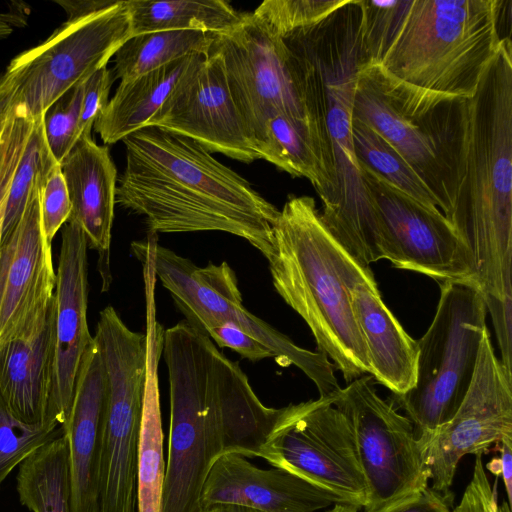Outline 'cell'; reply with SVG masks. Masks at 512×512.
<instances>
[{
    "label": "cell",
    "mask_w": 512,
    "mask_h": 512,
    "mask_svg": "<svg viewBox=\"0 0 512 512\" xmlns=\"http://www.w3.org/2000/svg\"><path fill=\"white\" fill-rule=\"evenodd\" d=\"M41 189V188H40ZM40 189L0 250V338L48 303L54 294L56 272L51 242L42 226Z\"/></svg>",
    "instance_id": "ffe728a7"
},
{
    "label": "cell",
    "mask_w": 512,
    "mask_h": 512,
    "mask_svg": "<svg viewBox=\"0 0 512 512\" xmlns=\"http://www.w3.org/2000/svg\"><path fill=\"white\" fill-rule=\"evenodd\" d=\"M343 498L279 468L261 469L246 457L225 453L213 462L203 484L201 511L237 505L261 512H315Z\"/></svg>",
    "instance_id": "d6986e66"
},
{
    "label": "cell",
    "mask_w": 512,
    "mask_h": 512,
    "mask_svg": "<svg viewBox=\"0 0 512 512\" xmlns=\"http://www.w3.org/2000/svg\"><path fill=\"white\" fill-rule=\"evenodd\" d=\"M14 98V85L10 76L4 71L0 75V133L7 118Z\"/></svg>",
    "instance_id": "bcb514c9"
},
{
    "label": "cell",
    "mask_w": 512,
    "mask_h": 512,
    "mask_svg": "<svg viewBox=\"0 0 512 512\" xmlns=\"http://www.w3.org/2000/svg\"><path fill=\"white\" fill-rule=\"evenodd\" d=\"M351 0H265L253 12L266 29L278 38L313 26L347 5Z\"/></svg>",
    "instance_id": "836d02e7"
},
{
    "label": "cell",
    "mask_w": 512,
    "mask_h": 512,
    "mask_svg": "<svg viewBox=\"0 0 512 512\" xmlns=\"http://www.w3.org/2000/svg\"><path fill=\"white\" fill-rule=\"evenodd\" d=\"M131 37L125 1L94 14L66 20L50 37L11 60L6 72L15 101L32 117L103 67Z\"/></svg>",
    "instance_id": "7c38bea8"
},
{
    "label": "cell",
    "mask_w": 512,
    "mask_h": 512,
    "mask_svg": "<svg viewBox=\"0 0 512 512\" xmlns=\"http://www.w3.org/2000/svg\"><path fill=\"white\" fill-rule=\"evenodd\" d=\"M410 0H358L360 39L365 60L379 62Z\"/></svg>",
    "instance_id": "e575fe53"
},
{
    "label": "cell",
    "mask_w": 512,
    "mask_h": 512,
    "mask_svg": "<svg viewBox=\"0 0 512 512\" xmlns=\"http://www.w3.org/2000/svg\"><path fill=\"white\" fill-rule=\"evenodd\" d=\"M148 126L184 135L209 152L244 163L261 159L232 99L222 58L215 52H208L188 71Z\"/></svg>",
    "instance_id": "2e32d148"
},
{
    "label": "cell",
    "mask_w": 512,
    "mask_h": 512,
    "mask_svg": "<svg viewBox=\"0 0 512 512\" xmlns=\"http://www.w3.org/2000/svg\"><path fill=\"white\" fill-rule=\"evenodd\" d=\"M208 52L220 55L234 104L263 159L267 124L276 115L308 114L301 81L282 40L254 13H241L229 30L210 33Z\"/></svg>",
    "instance_id": "8fae6325"
},
{
    "label": "cell",
    "mask_w": 512,
    "mask_h": 512,
    "mask_svg": "<svg viewBox=\"0 0 512 512\" xmlns=\"http://www.w3.org/2000/svg\"><path fill=\"white\" fill-rule=\"evenodd\" d=\"M71 202L68 220L83 231L99 255L103 290L111 283L110 245L116 204L117 170L106 145L82 135L59 163Z\"/></svg>",
    "instance_id": "603a6c76"
},
{
    "label": "cell",
    "mask_w": 512,
    "mask_h": 512,
    "mask_svg": "<svg viewBox=\"0 0 512 512\" xmlns=\"http://www.w3.org/2000/svg\"><path fill=\"white\" fill-rule=\"evenodd\" d=\"M144 241L156 278L190 325L204 333L223 324L234 325L262 343L279 365H294L304 372L320 397L335 396L341 390L333 365L323 352L297 346L245 308L236 274L227 262L199 267L159 245L155 233L150 232Z\"/></svg>",
    "instance_id": "ba28073f"
},
{
    "label": "cell",
    "mask_w": 512,
    "mask_h": 512,
    "mask_svg": "<svg viewBox=\"0 0 512 512\" xmlns=\"http://www.w3.org/2000/svg\"><path fill=\"white\" fill-rule=\"evenodd\" d=\"M125 6L131 36L175 30L220 33L235 26L241 17V13L223 0H129Z\"/></svg>",
    "instance_id": "83f0119b"
},
{
    "label": "cell",
    "mask_w": 512,
    "mask_h": 512,
    "mask_svg": "<svg viewBox=\"0 0 512 512\" xmlns=\"http://www.w3.org/2000/svg\"><path fill=\"white\" fill-rule=\"evenodd\" d=\"M170 425L161 512H201L200 496L217 457H259L279 409L265 406L238 362L181 320L164 330Z\"/></svg>",
    "instance_id": "6da1fadb"
},
{
    "label": "cell",
    "mask_w": 512,
    "mask_h": 512,
    "mask_svg": "<svg viewBox=\"0 0 512 512\" xmlns=\"http://www.w3.org/2000/svg\"><path fill=\"white\" fill-rule=\"evenodd\" d=\"M113 81L112 72L107 66L96 71L85 81L79 120V138L82 135L91 134L96 120L108 104Z\"/></svg>",
    "instance_id": "ab89813d"
},
{
    "label": "cell",
    "mask_w": 512,
    "mask_h": 512,
    "mask_svg": "<svg viewBox=\"0 0 512 512\" xmlns=\"http://www.w3.org/2000/svg\"><path fill=\"white\" fill-rule=\"evenodd\" d=\"M365 374L337 393L334 406L347 418L368 486L364 512L392 506L428 486L411 421L382 399Z\"/></svg>",
    "instance_id": "4fadbf2b"
},
{
    "label": "cell",
    "mask_w": 512,
    "mask_h": 512,
    "mask_svg": "<svg viewBox=\"0 0 512 512\" xmlns=\"http://www.w3.org/2000/svg\"><path fill=\"white\" fill-rule=\"evenodd\" d=\"M453 494H442L431 487L377 512H453Z\"/></svg>",
    "instance_id": "7bdbcfd3"
},
{
    "label": "cell",
    "mask_w": 512,
    "mask_h": 512,
    "mask_svg": "<svg viewBox=\"0 0 512 512\" xmlns=\"http://www.w3.org/2000/svg\"><path fill=\"white\" fill-rule=\"evenodd\" d=\"M353 314L364 340L371 375L401 395L416 382L418 345L383 302L377 283L348 286Z\"/></svg>",
    "instance_id": "cb8c5ba5"
},
{
    "label": "cell",
    "mask_w": 512,
    "mask_h": 512,
    "mask_svg": "<svg viewBox=\"0 0 512 512\" xmlns=\"http://www.w3.org/2000/svg\"><path fill=\"white\" fill-rule=\"evenodd\" d=\"M201 512H261L255 509L237 506V505H215Z\"/></svg>",
    "instance_id": "c3c4849f"
},
{
    "label": "cell",
    "mask_w": 512,
    "mask_h": 512,
    "mask_svg": "<svg viewBox=\"0 0 512 512\" xmlns=\"http://www.w3.org/2000/svg\"><path fill=\"white\" fill-rule=\"evenodd\" d=\"M126 166L115 201L144 217L151 233L221 231L265 258L279 210L197 141L157 126L123 140Z\"/></svg>",
    "instance_id": "7a4b0ae2"
},
{
    "label": "cell",
    "mask_w": 512,
    "mask_h": 512,
    "mask_svg": "<svg viewBox=\"0 0 512 512\" xmlns=\"http://www.w3.org/2000/svg\"><path fill=\"white\" fill-rule=\"evenodd\" d=\"M32 121L25 108L13 102L0 133V250L8 190Z\"/></svg>",
    "instance_id": "8d00e7d4"
},
{
    "label": "cell",
    "mask_w": 512,
    "mask_h": 512,
    "mask_svg": "<svg viewBox=\"0 0 512 512\" xmlns=\"http://www.w3.org/2000/svg\"><path fill=\"white\" fill-rule=\"evenodd\" d=\"M40 209L44 233L52 242L71 214L68 189L59 164L51 170L40 189Z\"/></svg>",
    "instance_id": "74e56055"
},
{
    "label": "cell",
    "mask_w": 512,
    "mask_h": 512,
    "mask_svg": "<svg viewBox=\"0 0 512 512\" xmlns=\"http://www.w3.org/2000/svg\"><path fill=\"white\" fill-rule=\"evenodd\" d=\"M16 489L21 504L31 512H70L69 453L63 433L19 465Z\"/></svg>",
    "instance_id": "f1b7e54d"
},
{
    "label": "cell",
    "mask_w": 512,
    "mask_h": 512,
    "mask_svg": "<svg viewBox=\"0 0 512 512\" xmlns=\"http://www.w3.org/2000/svg\"><path fill=\"white\" fill-rule=\"evenodd\" d=\"M210 33L200 30L149 32L131 36L114 54V80L130 81L193 54H207Z\"/></svg>",
    "instance_id": "f546056e"
},
{
    "label": "cell",
    "mask_w": 512,
    "mask_h": 512,
    "mask_svg": "<svg viewBox=\"0 0 512 512\" xmlns=\"http://www.w3.org/2000/svg\"><path fill=\"white\" fill-rule=\"evenodd\" d=\"M359 163L378 217L381 259L439 283L475 281L469 251L445 215L424 207Z\"/></svg>",
    "instance_id": "5bb4252c"
},
{
    "label": "cell",
    "mask_w": 512,
    "mask_h": 512,
    "mask_svg": "<svg viewBox=\"0 0 512 512\" xmlns=\"http://www.w3.org/2000/svg\"><path fill=\"white\" fill-rule=\"evenodd\" d=\"M93 337L106 374L98 512H136L146 335L132 331L117 311L107 306L99 314Z\"/></svg>",
    "instance_id": "9c48e42d"
},
{
    "label": "cell",
    "mask_w": 512,
    "mask_h": 512,
    "mask_svg": "<svg viewBox=\"0 0 512 512\" xmlns=\"http://www.w3.org/2000/svg\"><path fill=\"white\" fill-rule=\"evenodd\" d=\"M351 133L355 153L362 164L381 175L424 207L431 210L439 209L438 201L426 184L402 156L374 129L352 117Z\"/></svg>",
    "instance_id": "4dcf8cb0"
},
{
    "label": "cell",
    "mask_w": 512,
    "mask_h": 512,
    "mask_svg": "<svg viewBox=\"0 0 512 512\" xmlns=\"http://www.w3.org/2000/svg\"><path fill=\"white\" fill-rule=\"evenodd\" d=\"M336 395L280 408L259 457L364 508L368 486L351 426L333 404Z\"/></svg>",
    "instance_id": "30bf717a"
},
{
    "label": "cell",
    "mask_w": 512,
    "mask_h": 512,
    "mask_svg": "<svg viewBox=\"0 0 512 512\" xmlns=\"http://www.w3.org/2000/svg\"><path fill=\"white\" fill-rule=\"evenodd\" d=\"M146 305V381L137 453V512H161L166 464L161 421L158 363L162 356L164 329L156 318L153 296Z\"/></svg>",
    "instance_id": "484cf974"
},
{
    "label": "cell",
    "mask_w": 512,
    "mask_h": 512,
    "mask_svg": "<svg viewBox=\"0 0 512 512\" xmlns=\"http://www.w3.org/2000/svg\"><path fill=\"white\" fill-rule=\"evenodd\" d=\"M483 298L495 328L501 366L512 380V291L503 299L487 294H483Z\"/></svg>",
    "instance_id": "60d3db41"
},
{
    "label": "cell",
    "mask_w": 512,
    "mask_h": 512,
    "mask_svg": "<svg viewBox=\"0 0 512 512\" xmlns=\"http://www.w3.org/2000/svg\"><path fill=\"white\" fill-rule=\"evenodd\" d=\"M505 0H410L376 63L402 83L470 99L501 41ZM371 62V61H370Z\"/></svg>",
    "instance_id": "8992f818"
},
{
    "label": "cell",
    "mask_w": 512,
    "mask_h": 512,
    "mask_svg": "<svg viewBox=\"0 0 512 512\" xmlns=\"http://www.w3.org/2000/svg\"><path fill=\"white\" fill-rule=\"evenodd\" d=\"M496 445L499 447L500 457L493 458L487 464V468L496 476H502L507 503L510 505L512 502V436L502 438Z\"/></svg>",
    "instance_id": "ee69618b"
},
{
    "label": "cell",
    "mask_w": 512,
    "mask_h": 512,
    "mask_svg": "<svg viewBox=\"0 0 512 512\" xmlns=\"http://www.w3.org/2000/svg\"><path fill=\"white\" fill-rule=\"evenodd\" d=\"M360 508L355 505L344 503L334 504L333 507L327 512H358Z\"/></svg>",
    "instance_id": "681fc988"
},
{
    "label": "cell",
    "mask_w": 512,
    "mask_h": 512,
    "mask_svg": "<svg viewBox=\"0 0 512 512\" xmlns=\"http://www.w3.org/2000/svg\"><path fill=\"white\" fill-rule=\"evenodd\" d=\"M85 81L81 82L58 100L43 116L44 134L48 147L60 163L79 139V120Z\"/></svg>",
    "instance_id": "d590c367"
},
{
    "label": "cell",
    "mask_w": 512,
    "mask_h": 512,
    "mask_svg": "<svg viewBox=\"0 0 512 512\" xmlns=\"http://www.w3.org/2000/svg\"><path fill=\"white\" fill-rule=\"evenodd\" d=\"M106 407V374L98 345L87 347L63 426L70 473V512L99 511V476Z\"/></svg>",
    "instance_id": "7402d4cb"
},
{
    "label": "cell",
    "mask_w": 512,
    "mask_h": 512,
    "mask_svg": "<svg viewBox=\"0 0 512 512\" xmlns=\"http://www.w3.org/2000/svg\"><path fill=\"white\" fill-rule=\"evenodd\" d=\"M283 41L299 72L307 109L324 119L330 141L336 189L321 218L344 249L369 267L380 260L378 217L351 133L356 73L365 59L359 16L340 10Z\"/></svg>",
    "instance_id": "277c9868"
},
{
    "label": "cell",
    "mask_w": 512,
    "mask_h": 512,
    "mask_svg": "<svg viewBox=\"0 0 512 512\" xmlns=\"http://www.w3.org/2000/svg\"><path fill=\"white\" fill-rule=\"evenodd\" d=\"M117 0H56L67 14V20L82 18L116 5Z\"/></svg>",
    "instance_id": "f6af8a7d"
},
{
    "label": "cell",
    "mask_w": 512,
    "mask_h": 512,
    "mask_svg": "<svg viewBox=\"0 0 512 512\" xmlns=\"http://www.w3.org/2000/svg\"><path fill=\"white\" fill-rule=\"evenodd\" d=\"M434 318L417 340L416 382L394 395L418 441L450 421L472 381L486 327L482 291L472 280L440 283Z\"/></svg>",
    "instance_id": "52a82bcc"
},
{
    "label": "cell",
    "mask_w": 512,
    "mask_h": 512,
    "mask_svg": "<svg viewBox=\"0 0 512 512\" xmlns=\"http://www.w3.org/2000/svg\"><path fill=\"white\" fill-rule=\"evenodd\" d=\"M454 99L444 100L423 117H410L357 69L352 117L369 125L402 156L445 217L452 205V176L444 137Z\"/></svg>",
    "instance_id": "e0dca14e"
},
{
    "label": "cell",
    "mask_w": 512,
    "mask_h": 512,
    "mask_svg": "<svg viewBox=\"0 0 512 512\" xmlns=\"http://www.w3.org/2000/svg\"><path fill=\"white\" fill-rule=\"evenodd\" d=\"M453 512H511L510 505L498 503L497 492L488 481L482 456H475L471 481Z\"/></svg>",
    "instance_id": "f35d334b"
},
{
    "label": "cell",
    "mask_w": 512,
    "mask_h": 512,
    "mask_svg": "<svg viewBox=\"0 0 512 512\" xmlns=\"http://www.w3.org/2000/svg\"><path fill=\"white\" fill-rule=\"evenodd\" d=\"M88 243L82 229L68 220L62 229L54 289V347L48 423L62 427L73 401L82 357L93 341L87 322Z\"/></svg>",
    "instance_id": "ac0fdd59"
},
{
    "label": "cell",
    "mask_w": 512,
    "mask_h": 512,
    "mask_svg": "<svg viewBox=\"0 0 512 512\" xmlns=\"http://www.w3.org/2000/svg\"><path fill=\"white\" fill-rule=\"evenodd\" d=\"M43 116L33 118L23 151L14 170L5 209L3 242L20 221L32 195L42 187L51 170L59 164L44 134Z\"/></svg>",
    "instance_id": "1f68e13d"
},
{
    "label": "cell",
    "mask_w": 512,
    "mask_h": 512,
    "mask_svg": "<svg viewBox=\"0 0 512 512\" xmlns=\"http://www.w3.org/2000/svg\"><path fill=\"white\" fill-rule=\"evenodd\" d=\"M62 433L61 425L22 422L11 413L0 396V485L30 454Z\"/></svg>",
    "instance_id": "d6a6232c"
},
{
    "label": "cell",
    "mask_w": 512,
    "mask_h": 512,
    "mask_svg": "<svg viewBox=\"0 0 512 512\" xmlns=\"http://www.w3.org/2000/svg\"><path fill=\"white\" fill-rule=\"evenodd\" d=\"M263 159L293 177H304L317 191L322 211L332 204L336 177L330 141L322 118L279 114L267 124Z\"/></svg>",
    "instance_id": "d4e9b609"
},
{
    "label": "cell",
    "mask_w": 512,
    "mask_h": 512,
    "mask_svg": "<svg viewBox=\"0 0 512 512\" xmlns=\"http://www.w3.org/2000/svg\"><path fill=\"white\" fill-rule=\"evenodd\" d=\"M266 259L276 291L305 321L318 351L332 360L344 380L371 374L348 285L376 280L370 267L333 237L312 197L290 196L279 210Z\"/></svg>",
    "instance_id": "5b68a950"
},
{
    "label": "cell",
    "mask_w": 512,
    "mask_h": 512,
    "mask_svg": "<svg viewBox=\"0 0 512 512\" xmlns=\"http://www.w3.org/2000/svg\"><path fill=\"white\" fill-rule=\"evenodd\" d=\"M446 216L469 251L482 294L512 291V44L486 67L475 95L461 99L451 154Z\"/></svg>",
    "instance_id": "3957f363"
},
{
    "label": "cell",
    "mask_w": 512,
    "mask_h": 512,
    "mask_svg": "<svg viewBox=\"0 0 512 512\" xmlns=\"http://www.w3.org/2000/svg\"><path fill=\"white\" fill-rule=\"evenodd\" d=\"M512 436V380L496 357L488 329L481 340L469 389L454 416L420 444L432 489L450 487L461 458L482 456L492 444Z\"/></svg>",
    "instance_id": "9a60e30c"
},
{
    "label": "cell",
    "mask_w": 512,
    "mask_h": 512,
    "mask_svg": "<svg viewBox=\"0 0 512 512\" xmlns=\"http://www.w3.org/2000/svg\"><path fill=\"white\" fill-rule=\"evenodd\" d=\"M16 18V14L0 13V39L8 37L12 33L13 26L19 23Z\"/></svg>",
    "instance_id": "7dc6e473"
},
{
    "label": "cell",
    "mask_w": 512,
    "mask_h": 512,
    "mask_svg": "<svg viewBox=\"0 0 512 512\" xmlns=\"http://www.w3.org/2000/svg\"><path fill=\"white\" fill-rule=\"evenodd\" d=\"M206 334L218 347H227L250 361L273 358L272 353L262 343L234 325L216 326Z\"/></svg>",
    "instance_id": "b9f144b4"
},
{
    "label": "cell",
    "mask_w": 512,
    "mask_h": 512,
    "mask_svg": "<svg viewBox=\"0 0 512 512\" xmlns=\"http://www.w3.org/2000/svg\"><path fill=\"white\" fill-rule=\"evenodd\" d=\"M54 347V296L0 338V396L29 425L47 421ZM58 425V424H57Z\"/></svg>",
    "instance_id": "44dd1931"
},
{
    "label": "cell",
    "mask_w": 512,
    "mask_h": 512,
    "mask_svg": "<svg viewBox=\"0 0 512 512\" xmlns=\"http://www.w3.org/2000/svg\"><path fill=\"white\" fill-rule=\"evenodd\" d=\"M206 54H193L161 68L120 82L93 128L104 144H114L146 127L181 79Z\"/></svg>",
    "instance_id": "4316f807"
}]
</instances>
